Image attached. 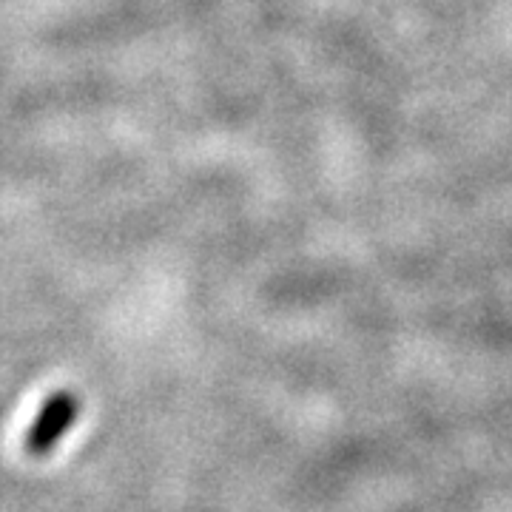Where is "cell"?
Wrapping results in <instances>:
<instances>
[{
    "label": "cell",
    "instance_id": "cell-1",
    "mask_svg": "<svg viewBox=\"0 0 512 512\" xmlns=\"http://www.w3.org/2000/svg\"><path fill=\"white\" fill-rule=\"evenodd\" d=\"M80 413V402L72 390H57L52 393L46 404L40 407V413L32 421V427L26 430V453L35 458L49 456L57 444L63 441V436L69 433Z\"/></svg>",
    "mask_w": 512,
    "mask_h": 512
}]
</instances>
